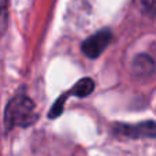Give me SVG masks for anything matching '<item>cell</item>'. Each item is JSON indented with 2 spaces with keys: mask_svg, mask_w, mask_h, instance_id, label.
<instances>
[{
  "mask_svg": "<svg viewBox=\"0 0 156 156\" xmlns=\"http://www.w3.org/2000/svg\"><path fill=\"white\" fill-rule=\"evenodd\" d=\"M143 3L144 7L147 8V11L156 16V0H143Z\"/></svg>",
  "mask_w": 156,
  "mask_h": 156,
  "instance_id": "52a82bcc",
  "label": "cell"
},
{
  "mask_svg": "<svg viewBox=\"0 0 156 156\" xmlns=\"http://www.w3.org/2000/svg\"><path fill=\"white\" fill-rule=\"evenodd\" d=\"M111 40L110 30L104 29L94 33L89 38H86L82 44V51L88 58H97L105 48Z\"/></svg>",
  "mask_w": 156,
  "mask_h": 156,
  "instance_id": "7a4b0ae2",
  "label": "cell"
},
{
  "mask_svg": "<svg viewBox=\"0 0 156 156\" xmlns=\"http://www.w3.org/2000/svg\"><path fill=\"white\" fill-rule=\"evenodd\" d=\"M34 105L30 99L18 96L8 104L5 111V127L8 130L15 126H29L34 122Z\"/></svg>",
  "mask_w": 156,
  "mask_h": 156,
  "instance_id": "6da1fadb",
  "label": "cell"
},
{
  "mask_svg": "<svg viewBox=\"0 0 156 156\" xmlns=\"http://www.w3.org/2000/svg\"><path fill=\"white\" fill-rule=\"evenodd\" d=\"M134 70L137 74H149L154 70V62L147 55H140L134 60Z\"/></svg>",
  "mask_w": 156,
  "mask_h": 156,
  "instance_id": "5b68a950",
  "label": "cell"
},
{
  "mask_svg": "<svg viewBox=\"0 0 156 156\" xmlns=\"http://www.w3.org/2000/svg\"><path fill=\"white\" fill-rule=\"evenodd\" d=\"M8 0H0V37L3 36L7 26V15H8Z\"/></svg>",
  "mask_w": 156,
  "mask_h": 156,
  "instance_id": "8992f818",
  "label": "cell"
},
{
  "mask_svg": "<svg viewBox=\"0 0 156 156\" xmlns=\"http://www.w3.org/2000/svg\"><path fill=\"white\" fill-rule=\"evenodd\" d=\"M121 133L127 137L143 138V137H156V123L154 122H144L134 126H122Z\"/></svg>",
  "mask_w": 156,
  "mask_h": 156,
  "instance_id": "3957f363",
  "label": "cell"
},
{
  "mask_svg": "<svg viewBox=\"0 0 156 156\" xmlns=\"http://www.w3.org/2000/svg\"><path fill=\"white\" fill-rule=\"evenodd\" d=\"M94 89V82L90 78H82L81 81H78L76 85L73 86L70 92L67 94H73V96H78V97H85L88 94H90Z\"/></svg>",
  "mask_w": 156,
  "mask_h": 156,
  "instance_id": "277c9868",
  "label": "cell"
}]
</instances>
